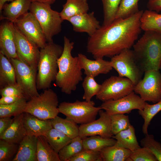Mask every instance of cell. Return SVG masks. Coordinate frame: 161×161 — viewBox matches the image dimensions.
I'll return each instance as SVG.
<instances>
[{"mask_svg": "<svg viewBox=\"0 0 161 161\" xmlns=\"http://www.w3.org/2000/svg\"><path fill=\"white\" fill-rule=\"evenodd\" d=\"M143 12L125 18L115 19L111 23L101 26L89 36L87 52L95 59L111 58L124 49H131L141 32L140 19Z\"/></svg>", "mask_w": 161, "mask_h": 161, "instance_id": "obj_1", "label": "cell"}, {"mask_svg": "<svg viewBox=\"0 0 161 161\" xmlns=\"http://www.w3.org/2000/svg\"><path fill=\"white\" fill-rule=\"evenodd\" d=\"M74 45L66 36L64 37L63 50L58 61V70L55 80L61 91L68 95L76 90L78 84L83 80L78 58L72 55Z\"/></svg>", "mask_w": 161, "mask_h": 161, "instance_id": "obj_2", "label": "cell"}, {"mask_svg": "<svg viewBox=\"0 0 161 161\" xmlns=\"http://www.w3.org/2000/svg\"><path fill=\"white\" fill-rule=\"evenodd\" d=\"M135 58L144 72L161 67V33L146 31L133 46Z\"/></svg>", "mask_w": 161, "mask_h": 161, "instance_id": "obj_3", "label": "cell"}, {"mask_svg": "<svg viewBox=\"0 0 161 161\" xmlns=\"http://www.w3.org/2000/svg\"><path fill=\"white\" fill-rule=\"evenodd\" d=\"M63 47L53 41L47 42L40 49L37 67L36 83L38 90L50 88L58 72V61Z\"/></svg>", "mask_w": 161, "mask_h": 161, "instance_id": "obj_4", "label": "cell"}, {"mask_svg": "<svg viewBox=\"0 0 161 161\" xmlns=\"http://www.w3.org/2000/svg\"><path fill=\"white\" fill-rule=\"evenodd\" d=\"M51 5L37 2H32L30 12L40 24L47 42H53L54 36L59 33L63 21L60 13L52 10Z\"/></svg>", "mask_w": 161, "mask_h": 161, "instance_id": "obj_5", "label": "cell"}, {"mask_svg": "<svg viewBox=\"0 0 161 161\" xmlns=\"http://www.w3.org/2000/svg\"><path fill=\"white\" fill-rule=\"evenodd\" d=\"M58 103L57 94L52 89L49 88L29 100L24 112L42 120H50L58 116L59 113Z\"/></svg>", "mask_w": 161, "mask_h": 161, "instance_id": "obj_6", "label": "cell"}, {"mask_svg": "<svg viewBox=\"0 0 161 161\" xmlns=\"http://www.w3.org/2000/svg\"><path fill=\"white\" fill-rule=\"evenodd\" d=\"M92 100L73 102H64L58 106L59 113L65 115L77 124L82 125L91 122L96 119L101 107L95 106Z\"/></svg>", "mask_w": 161, "mask_h": 161, "instance_id": "obj_7", "label": "cell"}, {"mask_svg": "<svg viewBox=\"0 0 161 161\" xmlns=\"http://www.w3.org/2000/svg\"><path fill=\"white\" fill-rule=\"evenodd\" d=\"M110 61L113 68L117 72L119 76L129 79L135 85L142 79L144 72L131 49H124L113 56Z\"/></svg>", "mask_w": 161, "mask_h": 161, "instance_id": "obj_8", "label": "cell"}, {"mask_svg": "<svg viewBox=\"0 0 161 161\" xmlns=\"http://www.w3.org/2000/svg\"><path fill=\"white\" fill-rule=\"evenodd\" d=\"M96 95L97 99L103 101L116 100L134 92L135 85L129 79L119 76H112L101 84Z\"/></svg>", "mask_w": 161, "mask_h": 161, "instance_id": "obj_9", "label": "cell"}, {"mask_svg": "<svg viewBox=\"0 0 161 161\" xmlns=\"http://www.w3.org/2000/svg\"><path fill=\"white\" fill-rule=\"evenodd\" d=\"M135 85L134 92L145 102L153 103L161 100V73L159 70L150 69Z\"/></svg>", "mask_w": 161, "mask_h": 161, "instance_id": "obj_10", "label": "cell"}, {"mask_svg": "<svg viewBox=\"0 0 161 161\" xmlns=\"http://www.w3.org/2000/svg\"><path fill=\"white\" fill-rule=\"evenodd\" d=\"M10 61L15 69L16 82L22 90L27 100L38 96L36 78L37 69L30 66L18 58H11Z\"/></svg>", "mask_w": 161, "mask_h": 161, "instance_id": "obj_11", "label": "cell"}, {"mask_svg": "<svg viewBox=\"0 0 161 161\" xmlns=\"http://www.w3.org/2000/svg\"><path fill=\"white\" fill-rule=\"evenodd\" d=\"M14 25L16 49L18 59L27 65L37 69L40 48Z\"/></svg>", "mask_w": 161, "mask_h": 161, "instance_id": "obj_12", "label": "cell"}, {"mask_svg": "<svg viewBox=\"0 0 161 161\" xmlns=\"http://www.w3.org/2000/svg\"><path fill=\"white\" fill-rule=\"evenodd\" d=\"M146 102L133 92L118 99L103 102L100 107L110 115L117 114H129L133 110L142 109Z\"/></svg>", "mask_w": 161, "mask_h": 161, "instance_id": "obj_13", "label": "cell"}, {"mask_svg": "<svg viewBox=\"0 0 161 161\" xmlns=\"http://www.w3.org/2000/svg\"><path fill=\"white\" fill-rule=\"evenodd\" d=\"M13 23L24 35L40 48H43L45 46L47 42L41 25L30 12L19 17Z\"/></svg>", "mask_w": 161, "mask_h": 161, "instance_id": "obj_14", "label": "cell"}, {"mask_svg": "<svg viewBox=\"0 0 161 161\" xmlns=\"http://www.w3.org/2000/svg\"><path fill=\"white\" fill-rule=\"evenodd\" d=\"M97 120L79 126V136L82 139L92 136L98 135L105 138H112L110 115L101 109Z\"/></svg>", "mask_w": 161, "mask_h": 161, "instance_id": "obj_15", "label": "cell"}, {"mask_svg": "<svg viewBox=\"0 0 161 161\" xmlns=\"http://www.w3.org/2000/svg\"><path fill=\"white\" fill-rule=\"evenodd\" d=\"M0 52L9 60L18 58L16 52L14 24L9 21L4 22L0 27Z\"/></svg>", "mask_w": 161, "mask_h": 161, "instance_id": "obj_16", "label": "cell"}, {"mask_svg": "<svg viewBox=\"0 0 161 161\" xmlns=\"http://www.w3.org/2000/svg\"><path fill=\"white\" fill-rule=\"evenodd\" d=\"M67 21L72 25L74 31L86 33L89 36L93 35L101 26L94 12L74 16Z\"/></svg>", "mask_w": 161, "mask_h": 161, "instance_id": "obj_17", "label": "cell"}, {"mask_svg": "<svg viewBox=\"0 0 161 161\" xmlns=\"http://www.w3.org/2000/svg\"><path fill=\"white\" fill-rule=\"evenodd\" d=\"M77 56L86 76L95 78L100 74H107L113 69L110 61L104 60L103 58L91 60L81 53H78Z\"/></svg>", "mask_w": 161, "mask_h": 161, "instance_id": "obj_18", "label": "cell"}, {"mask_svg": "<svg viewBox=\"0 0 161 161\" xmlns=\"http://www.w3.org/2000/svg\"><path fill=\"white\" fill-rule=\"evenodd\" d=\"M37 137L26 135L18 144V151L13 161H37Z\"/></svg>", "mask_w": 161, "mask_h": 161, "instance_id": "obj_19", "label": "cell"}, {"mask_svg": "<svg viewBox=\"0 0 161 161\" xmlns=\"http://www.w3.org/2000/svg\"><path fill=\"white\" fill-rule=\"evenodd\" d=\"M24 122L27 135H44L52 128L50 120H42L27 112L24 113Z\"/></svg>", "mask_w": 161, "mask_h": 161, "instance_id": "obj_20", "label": "cell"}, {"mask_svg": "<svg viewBox=\"0 0 161 161\" xmlns=\"http://www.w3.org/2000/svg\"><path fill=\"white\" fill-rule=\"evenodd\" d=\"M24 113L14 117L11 126L0 137V139L11 143L19 144L27 135L24 122Z\"/></svg>", "mask_w": 161, "mask_h": 161, "instance_id": "obj_21", "label": "cell"}, {"mask_svg": "<svg viewBox=\"0 0 161 161\" xmlns=\"http://www.w3.org/2000/svg\"><path fill=\"white\" fill-rule=\"evenodd\" d=\"M31 3V0H14L9 4L5 3L2 10L4 16H1V19H6L13 23L28 12Z\"/></svg>", "mask_w": 161, "mask_h": 161, "instance_id": "obj_22", "label": "cell"}, {"mask_svg": "<svg viewBox=\"0 0 161 161\" xmlns=\"http://www.w3.org/2000/svg\"><path fill=\"white\" fill-rule=\"evenodd\" d=\"M60 13L62 20L67 21L74 16L88 12L89 9L87 0H66Z\"/></svg>", "mask_w": 161, "mask_h": 161, "instance_id": "obj_23", "label": "cell"}, {"mask_svg": "<svg viewBox=\"0 0 161 161\" xmlns=\"http://www.w3.org/2000/svg\"><path fill=\"white\" fill-rule=\"evenodd\" d=\"M15 68L10 61L0 52V88L16 83Z\"/></svg>", "mask_w": 161, "mask_h": 161, "instance_id": "obj_24", "label": "cell"}, {"mask_svg": "<svg viewBox=\"0 0 161 161\" xmlns=\"http://www.w3.org/2000/svg\"><path fill=\"white\" fill-rule=\"evenodd\" d=\"M112 138L116 140V143L118 145L132 151L140 147L137 140L134 128L131 125L127 129L113 135Z\"/></svg>", "mask_w": 161, "mask_h": 161, "instance_id": "obj_25", "label": "cell"}, {"mask_svg": "<svg viewBox=\"0 0 161 161\" xmlns=\"http://www.w3.org/2000/svg\"><path fill=\"white\" fill-rule=\"evenodd\" d=\"M100 152L102 161H128L132 151L115 143L104 148Z\"/></svg>", "mask_w": 161, "mask_h": 161, "instance_id": "obj_26", "label": "cell"}, {"mask_svg": "<svg viewBox=\"0 0 161 161\" xmlns=\"http://www.w3.org/2000/svg\"><path fill=\"white\" fill-rule=\"evenodd\" d=\"M140 27L144 31L161 33V14L150 10L143 11L140 19Z\"/></svg>", "mask_w": 161, "mask_h": 161, "instance_id": "obj_27", "label": "cell"}, {"mask_svg": "<svg viewBox=\"0 0 161 161\" xmlns=\"http://www.w3.org/2000/svg\"><path fill=\"white\" fill-rule=\"evenodd\" d=\"M36 151L37 161H61L57 153L44 135L37 137Z\"/></svg>", "mask_w": 161, "mask_h": 161, "instance_id": "obj_28", "label": "cell"}, {"mask_svg": "<svg viewBox=\"0 0 161 161\" xmlns=\"http://www.w3.org/2000/svg\"><path fill=\"white\" fill-rule=\"evenodd\" d=\"M52 127L55 128L72 139L79 136V126L72 120L66 117L63 118L57 116L50 120Z\"/></svg>", "mask_w": 161, "mask_h": 161, "instance_id": "obj_29", "label": "cell"}, {"mask_svg": "<svg viewBox=\"0 0 161 161\" xmlns=\"http://www.w3.org/2000/svg\"><path fill=\"white\" fill-rule=\"evenodd\" d=\"M47 140L57 153L72 141L71 138L59 130L53 127L44 135Z\"/></svg>", "mask_w": 161, "mask_h": 161, "instance_id": "obj_30", "label": "cell"}, {"mask_svg": "<svg viewBox=\"0 0 161 161\" xmlns=\"http://www.w3.org/2000/svg\"><path fill=\"white\" fill-rule=\"evenodd\" d=\"M83 149L100 151L106 147L114 145L116 140L113 138H105L96 135L82 139Z\"/></svg>", "mask_w": 161, "mask_h": 161, "instance_id": "obj_31", "label": "cell"}, {"mask_svg": "<svg viewBox=\"0 0 161 161\" xmlns=\"http://www.w3.org/2000/svg\"><path fill=\"white\" fill-rule=\"evenodd\" d=\"M83 150L82 139L78 136L72 139L69 143L62 148L58 155L61 161H69Z\"/></svg>", "mask_w": 161, "mask_h": 161, "instance_id": "obj_32", "label": "cell"}, {"mask_svg": "<svg viewBox=\"0 0 161 161\" xmlns=\"http://www.w3.org/2000/svg\"><path fill=\"white\" fill-rule=\"evenodd\" d=\"M27 99L23 97L15 102L8 104L0 105V118L11 117L24 112Z\"/></svg>", "mask_w": 161, "mask_h": 161, "instance_id": "obj_33", "label": "cell"}, {"mask_svg": "<svg viewBox=\"0 0 161 161\" xmlns=\"http://www.w3.org/2000/svg\"><path fill=\"white\" fill-rule=\"evenodd\" d=\"M161 111V100L153 104L145 103L143 108L138 110V114L143 119L142 131L146 135L148 134V128L154 117Z\"/></svg>", "mask_w": 161, "mask_h": 161, "instance_id": "obj_34", "label": "cell"}, {"mask_svg": "<svg viewBox=\"0 0 161 161\" xmlns=\"http://www.w3.org/2000/svg\"><path fill=\"white\" fill-rule=\"evenodd\" d=\"M139 0H121L115 19L125 18L138 12Z\"/></svg>", "mask_w": 161, "mask_h": 161, "instance_id": "obj_35", "label": "cell"}, {"mask_svg": "<svg viewBox=\"0 0 161 161\" xmlns=\"http://www.w3.org/2000/svg\"><path fill=\"white\" fill-rule=\"evenodd\" d=\"M103 6V21L102 25L109 24L115 19L121 0H101Z\"/></svg>", "mask_w": 161, "mask_h": 161, "instance_id": "obj_36", "label": "cell"}, {"mask_svg": "<svg viewBox=\"0 0 161 161\" xmlns=\"http://www.w3.org/2000/svg\"><path fill=\"white\" fill-rule=\"evenodd\" d=\"M82 86L84 91L83 99L86 101H90L94 96L96 95L98 93L101 85L96 82L95 78L86 76L83 79Z\"/></svg>", "mask_w": 161, "mask_h": 161, "instance_id": "obj_37", "label": "cell"}, {"mask_svg": "<svg viewBox=\"0 0 161 161\" xmlns=\"http://www.w3.org/2000/svg\"><path fill=\"white\" fill-rule=\"evenodd\" d=\"M112 132L113 135L128 128L131 125L128 115L123 114L110 115Z\"/></svg>", "mask_w": 161, "mask_h": 161, "instance_id": "obj_38", "label": "cell"}, {"mask_svg": "<svg viewBox=\"0 0 161 161\" xmlns=\"http://www.w3.org/2000/svg\"><path fill=\"white\" fill-rule=\"evenodd\" d=\"M18 146V144L0 139V161L12 160L17 153Z\"/></svg>", "mask_w": 161, "mask_h": 161, "instance_id": "obj_39", "label": "cell"}, {"mask_svg": "<svg viewBox=\"0 0 161 161\" xmlns=\"http://www.w3.org/2000/svg\"><path fill=\"white\" fill-rule=\"evenodd\" d=\"M140 141L142 147L148 149L154 155L158 161H161V143L156 140L152 134L145 135Z\"/></svg>", "mask_w": 161, "mask_h": 161, "instance_id": "obj_40", "label": "cell"}, {"mask_svg": "<svg viewBox=\"0 0 161 161\" xmlns=\"http://www.w3.org/2000/svg\"><path fill=\"white\" fill-rule=\"evenodd\" d=\"M128 161H158L152 153L148 148L140 147L132 151Z\"/></svg>", "mask_w": 161, "mask_h": 161, "instance_id": "obj_41", "label": "cell"}, {"mask_svg": "<svg viewBox=\"0 0 161 161\" xmlns=\"http://www.w3.org/2000/svg\"><path fill=\"white\" fill-rule=\"evenodd\" d=\"M69 161H102L100 151L83 149Z\"/></svg>", "mask_w": 161, "mask_h": 161, "instance_id": "obj_42", "label": "cell"}, {"mask_svg": "<svg viewBox=\"0 0 161 161\" xmlns=\"http://www.w3.org/2000/svg\"><path fill=\"white\" fill-rule=\"evenodd\" d=\"M0 94L1 97L15 95L24 96L22 90L17 83L0 89Z\"/></svg>", "mask_w": 161, "mask_h": 161, "instance_id": "obj_43", "label": "cell"}, {"mask_svg": "<svg viewBox=\"0 0 161 161\" xmlns=\"http://www.w3.org/2000/svg\"><path fill=\"white\" fill-rule=\"evenodd\" d=\"M13 118L5 117L0 118V137L8 129L12 123Z\"/></svg>", "mask_w": 161, "mask_h": 161, "instance_id": "obj_44", "label": "cell"}, {"mask_svg": "<svg viewBox=\"0 0 161 161\" xmlns=\"http://www.w3.org/2000/svg\"><path fill=\"white\" fill-rule=\"evenodd\" d=\"M24 97V95H10L1 97L0 99V105L8 104L12 103Z\"/></svg>", "mask_w": 161, "mask_h": 161, "instance_id": "obj_45", "label": "cell"}, {"mask_svg": "<svg viewBox=\"0 0 161 161\" xmlns=\"http://www.w3.org/2000/svg\"><path fill=\"white\" fill-rule=\"evenodd\" d=\"M147 6L149 10L157 13L161 11V0H148Z\"/></svg>", "mask_w": 161, "mask_h": 161, "instance_id": "obj_46", "label": "cell"}, {"mask_svg": "<svg viewBox=\"0 0 161 161\" xmlns=\"http://www.w3.org/2000/svg\"><path fill=\"white\" fill-rule=\"evenodd\" d=\"M32 2H37L47 4L50 5L54 4L56 0H31Z\"/></svg>", "mask_w": 161, "mask_h": 161, "instance_id": "obj_47", "label": "cell"}, {"mask_svg": "<svg viewBox=\"0 0 161 161\" xmlns=\"http://www.w3.org/2000/svg\"><path fill=\"white\" fill-rule=\"evenodd\" d=\"M14 0H0V11L1 12L4 5L7 1H12Z\"/></svg>", "mask_w": 161, "mask_h": 161, "instance_id": "obj_48", "label": "cell"}, {"mask_svg": "<svg viewBox=\"0 0 161 161\" xmlns=\"http://www.w3.org/2000/svg\"><path fill=\"white\" fill-rule=\"evenodd\" d=\"M160 70H161V68H160Z\"/></svg>", "mask_w": 161, "mask_h": 161, "instance_id": "obj_49", "label": "cell"}, {"mask_svg": "<svg viewBox=\"0 0 161 161\" xmlns=\"http://www.w3.org/2000/svg\"><path fill=\"white\" fill-rule=\"evenodd\" d=\"M160 140H161V139H160Z\"/></svg>", "mask_w": 161, "mask_h": 161, "instance_id": "obj_50", "label": "cell"}]
</instances>
